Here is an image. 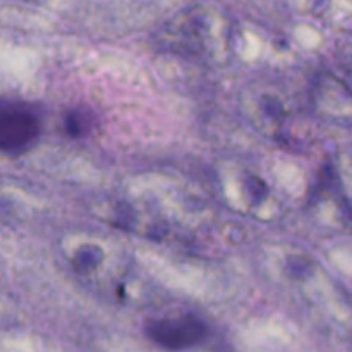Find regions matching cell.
I'll list each match as a JSON object with an SVG mask.
<instances>
[{"mask_svg":"<svg viewBox=\"0 0 352 352\" xmlns=\"http://www.w3.org/2000/svg\"><path fill=\"white\" fill-rule=\"evenodd\" d=\"M220 23L222 17L215 10L205 6H195L172 17L164 36L175 48L199 52L215 41Z\"/></svg>","mask_w":352,"mask_h":352,"instance_id":"cell-1","label":"cell"},{"mask_svg":"<svg viewBox=\"0 0 352 352\" xmlns=\"http://www.w3.org/2000/svg\"><path fill=\"white\" fill-rule=\"evenodd\" d=\"M146 336L164 349L181 351L201 342L206 336V327L201 320L188 315L160 318L148 323Z\"/></svg>","mask_w":352,"mask_h":352,"instance_id":"cell-2","label":"cell"},{"mask_svg":"<svg viewBox=\"0 0 352 352\" xmlns=\"http://www.w3.org/2000/svg\"><path fill=\"white\" fill-rule=\"evenodd\" d=\"M40 126L31 112L16 107H0V151L17 153L36 141Z\"/></svg>","mask_w":352,"mask_h":352,"instance_id":"cell-3","label":"cell"}]
</instances>
